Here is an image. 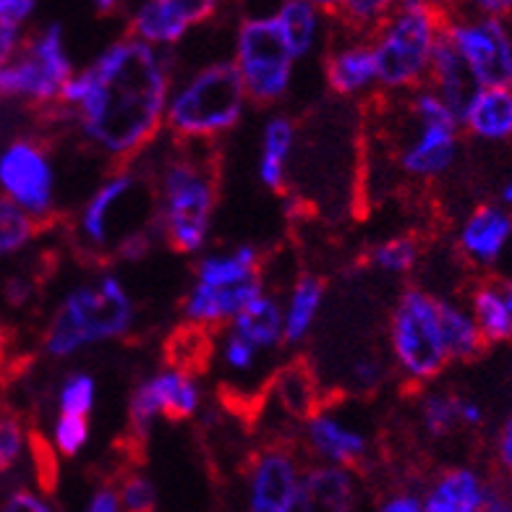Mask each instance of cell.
Here are the masks:
<instances>
[{
	"mask_svg": "<svg viewBox=\"0 0 512 512\" xmlns=\"http://www.w3.org/2000/svg\"><path fill=\"white\" fill-rule=\"evenodd\" d=\"M176 74L173 50H157L123 34L76 68L55 110L95 155L113 168L131 165L165 134Z\"/></svg>",
	"mask_w": 512,
	"mask_h": 512,
	"instance_id": "obj_1",
	"label": "cell"
},
{
	"mask_svg": "<svg viewBox=\"0 0 512 512\" xmlns=\"http://www.w3.org/2000/svg\"><path fill=\"white\" fill-rule=\"evenodd\" d=\"M152 176L155 225L160 243L181 256L209 249L220 202V170L215 144L173 142L162 155L142 157Z\"/></svg>",
	"mask_w": 512,
	"mask_h": 512,
	"instance_id": "obj_2",
	"label": "cell"
},
{
	"mask_svg": "<svg viewBox=\"0 0 512 512\" xmlns=\"http://www.w3.org/2000/svg\"><path fill=\"white\" fill-rule=\"evenodd\" d=\"M139 322L131 290L113 270L71 285L50 314L40 337L50 361H71L100 345L121 343Z\"/></svg>",
	"mask_w": 512,
	"mask_h": 512,
	"instance_id": "obj_3",
	"label": "cell"
},
{
	"mask_svg": "<svg viewBox=\"0 0 512 512\" xmlns=\"http://www.w3.org/2000/svg\"><path fill=\"white\" fill-rule=\"evenodd\" d=\"M157 233L152 176L144 160L110 168L71 223L76 249L95 262H115L131 238Z\"/></svg>",
	"mask_w": 512,
	"mask_h": 512,
	"instance_id": "obj_4",
	"label": "cell"
},
{
	"mask_svg": "<svg viewBox=\"0 0 512 512\" xmlns=\"http://www.w3.org/2000/svg\"><path fill=\"white\" fill-rule=\"evenodd\" d=\"M387 144L392 165L408 183H434L455 168L460 157V118L432 87L390 97Z\"/></svg>",
	"mask_w": 512,
	"mask_h": 512,
	"instance_id": "obj_5",
	"label": "cell"
},
{
	"mask_svg": "<svg viewBox=\"0 0 512 512\" xmlns=\"http://www.w3.org/2000/svg\"><path fill=\"white\" fill-rule=\"evenodd\" d=\"M249 108L236 63L212 58L186 74H176L165 113V134L173 142L217 144L241 126Z\"/></svg>",
	"mask_w": 512,
	"mask_h": 512,
	"instance_id": "obj_6",
	"label": "cell"
},
{
	"mask_svg": "<svg viewBox=\"0 0 512 512\" xmlns=\"http://www.w3.org/2000/svg\"><path fill=\"white\" fill-rule=\"evenodd\" d=\"M452 11L445 0H398L392 14L371 34L379 95L400 97L424 87L439 37Z\"/></svg>",
	"mask_w": 512,
	"mask_h": 512,
	"instance_id": "obj_7",
	"label": "cell"
},
{
	"mask_svg": "<svg viewBox=\"0 0 512 512\" xmlns=\"http://www.w3.org/2000/svg\"><path fill=\"white\" fill-rule=\"evenodd\" d=\"M387 361L413 390L437 382L452 364L442 332V296L424 285L398 293L387 319Z\"/></svg>",
	"mask_w": 512,
	"mask_h": 512,
	"instance_id": "obj_8",
	"label": "cell"
},
{
	"mask_svg": "<svg viewBox=\"0 0 512 512\" xmlns=\"http://www.w3.org/2000/svg\"><path fill=\"white\" fill-rule=\"evenodd\" d=\"M76 74L61 24L29 32L11 61L0 63V97L27 102L32 108L55 110L63 89Z\"/></svg>",
	"mask_w": 512,
	"mask_h": 512,
	"instance_id": "obj_9",
	"label": "cell"
},
{
	"mask_svg": "<svg viewBox=\"0 0 512 512\" xmlns=\"http://www.w3.org/2000/svg\"><path fill=\"white\" fill-rule=\"evenodd\" d=\"M230 61L236 63L246 97L256 108H275L290 95L298 61L290 53L277 16L238 21Z\"/></svg>",
	"mask_w": 512,
	"mask_h": 512,
	"instance_id": "obj_10",
	"label": "cell"
},
{
	"mask_svg": "<svg viewBox=\"0 0 512 512\" xmlns=\"http://www.w3.org/2000/svg\"><path fill=\"white\" fill-rule=\"evenodd\" d=\"M207 405V390L196 369L181 364H165L149 371L134 384L128 395L126 421L131 437L144 442L152 437L160 421H194Z\"/></svg>",
	"mask_w": 512,
	"mask_h": 512,
	"instance_id": "obj_11",
	"label": "cell"
},
{
	"mask_svg": "<svg viewBox=\"0 0 512 512\" xmlns=\"http://www.w3.org/2000/svg\"><path fill=\"white\" fill-rule=\"evenodd\" d=\"M0 194L48 228L58 215V173L50 149L21 136L0 149Z\"/></svg>",
	"mask_w": 512,
	"mask_h": 512,
	"instance_id": "obj_12",
	"label": "cell"
},
{
	"mask_svg": "<svg viewBox=\"0 0 512 512\" xmlns=\"http://www.w3.org/2000/svg\"><path fill=\"white\" fill-rule=\"evenodd\" d=\"M298 445L309 463L361 471L374 452L371 429L356 411L340 403H322L298 426Z\"/></svg>",
	"mask_w": 512,
	"mask_h": 512,
	"instance_id": "obj_13",
	"label": "cell"
},
{
	"mask_svg": "<svg viewBox=\"0 0 512 512\" xmlns=\"http://www.w3.org/2000/svg\"><path fill=\"white\" fill-rule=\"evenodd\" d=\"M306 460L288 442L272 439L243 471V512H301Z\"/></svg>",
	"mask_w": 512,
	"mask_h": 512,
	"instance_id": "obj_14",
	"label": "cell"
},
{
	"mask_svg": "<svg viewBox=\"0 0 512 512\" xmlns=\"http://www.w3.org/2000/svg\"><path fill=\"white\" fill-rule=\"evenodd\" d=\"M445 32L481 89H512V32L505 21L452 14Z\"/></svg>",
	"mask_w": 512,
	"mask_h": 512,
	"instance_id": "obj_15",
	"label": "cell"
},
{
	"mask_svg": "<svg viewBox=\"0 0 512 512\" xmlns=\"http://www.w3.org/2000/svg\"><path fill=\"white\" fill-rule=\"evenodd\" d=\"M324 84L340 100H364L379 95L377 61L369 37H356L340 29L332 32L322 58Z\"/></svg>",
	"mask_w": 512,
	"mask_h": 512,
	"instance_id": "obj_16",
	"label": "cell"
},
{
	"mask_svg": "<svg viewBox=\"0 0 512 512\" xmlns=\"http://www.w3.org/2000/svg\"><path fill=\"white\" fill-rule=\"evenodd\" d=\"M512 238V212L505 204L484 202L468 212L455 230V249L465 264L473 270H494L505 251L510 249Z\"/></svg>",
	"mask_w": 512,
	"mask_h": 512,
	"instance_id": "obj_17",
	"label": "cell"
},
{
	"mask_svg": "<svg viewBox=\"0 0 512 512\" xmlns=\"http://www.w3.org/2000/svg\"><path fill=\"white\" fill-rule=\"evenodd\" d=\"M267 288L270 285L264 277L243 285H202L191 280L186 296L181 298V319L189 330L215 335Z\"/></svg>",
	"mask_w": 512,
	"mask_h": 512,
	"instance_id": "obj_18",
	"label": "cell"
},
{
	"mask_svg": "<svg viewBox=\"0 0 512 512\" xmlns=\"http://www.w3.org/2000/svg\"><path fill=\"white\" fill-rule=\"evenodd\" d=\"M212 356H215L220 382L236 392L238 398H256L259 403L277 366L275 356L256 348L254 343H249L246 337H241L230 327L215 332Z\"/></svg>",
	"mask_w": 512,
	"mask_h": 512,
	"instance_id": "obj_19",
	"label": "cell"
},
{
	"mask_svg": "<svg viewBox=\"0 0 512 512\" xmlns=\"http://www.w3.org/2000/svg\"><path fill=\"white\" fill-rule=\"evenodd\" d=\"M322 403V384H319L317 371L301 358H290V361L275 366L256 405L272 408L298 434V426L304 424Z\"/></svg>",
	"mask_w": 512,
	"mask_h": 512,
	"instance_id": "obj_20",
	"label": "cell"
},
{
	"mask_svg": "<svg viewBox=\"0 0 512 512\" xmlns=\"http://www.w3.org/2000/svg\"><path fill=\"white\" fill-rule=\"evenodd\" d=\"M301 510L306 512H361L358 471L337 465L306 463Z\"/></svg>",
	"mask_w": 512,
	"mask_h": 512,
	"instance_id": "obj_21",
	"label": "cell"
},
{
	"mask_svg": "<svg viewBox=\"0 0 512 512\" xmlns=\"http://www.w3.org/2000/svg\"><path fill=\"white\" fill-rule=\"evenodd\" d=\"M298 147V123L285 113H272L262 126L256 178L272 194H285Z\"/></svg>",
	"mask_w": 512,
	"mask_h": 512,
	"instance_id": "obj_22",
	"label": "cell"
},
{
	"mask_svg": "<svg viewBox=\"0 0 512 512\" xmlns=\"http://www.w3.org/2000/svg\"><path fill=\"white\" fill-rule=\"evenodd\" d=\"M489 481L471 465H450L434 473L421 492L424 512H479Z\"/></svg>",
	"mask_w": 512,
	"mask_h": 512,
	"instance_id": "obj_23",
	"label": "cell"
},
{
	"mask_svg": "<svg viewBox=\"0 0 512 512\" xmlns=\"http://www.w3.org/2000/svg\"><path fill=\"white\" fill-rule=\"evenodd\" d=\"M280 301H283L285 348H301L311 332L317 330V322L322 317L324 301H327V280L314 272H301L280 296Z\"/></svg>",
	"mask_w": 512,
	"mask_h": 512,
	"instance_id": "obj_24",
	"label": "cell"
},
{
	"mask_svg": "<svg viewBox=\"0 0 512 512\" xmlns=\"http://www.w3.org/2000/svg\"><path fill=\"white\" fill-rule=\"evenodd\" d=\"M426 87H432L450 105L452 113L458 115V118L468 108V102L473 100V95L481 89L476 76L471 74L468 63L463 61V55L455 50V45L447 37V32L439 37L437 48H434Z\"/></svg>",
	"mask_w": 512,
	"mask_h": 512,
	"instance_id": "obj_25",
	"label": "cell"
},
{
	"mask_svg": "<svg viewBox=\"0 0 512 512\" xmlns=\"http://www.w3.org/2000/svg\"><path fill=\"white\" fill-rule=\"evenodd\" d=\"M264 277V256L251 243L228 249H207L196 256L194 283L202 285H243Z\"/></svg>",
	"mask_w": 512,
	"mask_h": 512,
	"instance_id": "obj_26",
	"label": "cell"
},
{
	"mask_svg": "<svg viewBox=\"0 0 512 512\" xmlns=\"http://www.w3.org/2000/svg\"><path fill=\"white\" fill-rule=\"evenodd\" d=\"M460 128L476 142L505 144L512 139V89H479L460 115Z\"/></svg>",
	"mask_w": 512,
	"mask_h": 512,
	"instance_id": "obj_27",
	"label": "cell"
},
{
	"mask_svg": "<svg viewBox=\"0 0 512 512\" xmlns=\"http://www.w3.org/2000/svg\"><path fill=\"white\" fill-rule=\"evenodd\" d=\"M228 327L236 330L241 337H246L256 348H262L264 353H270V356L277 358L285 348L283 301H280L275 290L267 288Z\"/></svg>",
	"mask_w": 512,
	"mask_h": 512,
	"instance_id": "obj_28",
	"label": "cell"
},
{
	"mask_svg": "<svg viewBox=\"0 0 512 512\" xmlns=\"http://www.w3.org/2000/svg\"><path fill=\"white\" fill-rule=\"evenodd\" d=\"M416 424L424 437L434 439V442L465 432L463 392L434 387V384L424 387L416 398Z\"/></svg>",
	"mask_w": 512,
	"mask_h": 512,
	"instance_id": "obj_29",
	"label": "cell"
},
{
	"mask_svg": "<svg viewBox=\"0 0 512 512\" xmlns=\"http://www.w3.org/2000/svg\"><path fill=\"white\" fill-rule=\"evenodd\" d=\"M471 317L479 324L486 345H502L512 340V314L507 311L505 298L497 288V277L481 275L476 283L468 288V301H465Z\"/></svg>",
	"mask_w": 512,
	"mask_h": 512,
	"instance_id": "obj_30",
	"label": "cell"
},
{
	"mask_svg": "<svg viewBox=\"0 0 512 512\" xmlns=\"http://www.w3.org/2000/svg\"><path fill=\"white\" fill-rule=\"evenodd\" d=\"M442 332L452 364H471L489 348L468 306L442 296Z\"/></svg>",
	"mask_w": 512,
	"mask_h": 512,
	"instance_id": "obj_31",
	"label": "cell"
},
{
	"mask_svg": "<svg viewBox=\"0 0 512 512\" xmlns=\"http://www.w3.org/2000/svg\"><path fill=\"white\" fill-rule=\"evenodd\" d=\"M364 262L387 277H411L424 262V243L413 233H395L371 243Z\"/></svg>",
	"mask_w": 512,
	"mask_h": 512,
	"instance_id": "obj_32",
	"label": "cell"
},
{
	"mask_svg": "<svg viewBox=\"0 0 512 512\" xmlns=\"http://www.w3.org/2000/svg\"><path fill=\"white\" fill-rule=\"evenodd\" d=\"M324 19L327 16L319 14L317 8L304 3V0H285L280 14H277V24L283 29L285 42H288L296 61H304L317 50Z\"/></svg>",
	"mask_w": 512,
	"mask_h": 512,
	"instance_id": "obj_33",
	"label": "cell"
},
{
	"mask_svg": "<svg viewBox=\"0 0 512 512\" xmlns=\"http://www.w3.org/2000/svg\"><path fill=\"white\" fill-rule=\"evenodd\" d=\"M42 230L45 225L37 223L19 204L0 194V259L27 251Z\"/></svg>",
	"mask_w": 512,
	"mask_h": 512,
	"instance_id": "obj_34",
	"label": "cell"
},
{
	"mask_svg": "<svg viewBox=\"0 0 512 512\" xmlns=\"http://www.w3.org/2000/svg\"><path fill=\"white\" fill-rule=\"evenodd\" d=\"M395 6H398V0H340L330 21L348 34L371 37Z\"/></svg>",
	"mask_w": 512,
	"mask_h": 512,
	"instance_id": "obj_35",
	"label": "cell"
},
{
	"mask_svg": "<svg viewBox=\"0 0 512 512\" xmlns=\"http://www.w3.org/2000/svg\"><path fill=\"white\" fill-rule=\"evenodd\" d=\"M97 398H100V384L92 371H68L55 387V413H74V416L89 418L95 413Z\"/></svg>",
	"mask_w": 512,
	"mask_h": 512,
	"instance_id": "obj_36",
	"label": "cell"
},
{
	"mask_svg": "<svg viewBox=\"0 0 512 512\" xmlns=\"http://www.w3.org/2000/svg\"><path fill=\"white\" fill-rule=\"evenodd\" d=\"M92 439V421L87 416H74V413H55L53 426H50L48 450L50 455L63 460L79 458L87 450Z\"/></svg>",
	"mask_w": 512,
	"mask_h": 512,
	"instance_id": "obj_37",
	"label": "cell"
},
{
	"mask_svg": "<svg viewBox=\"0 0 512 512\" xmlns=\"http://www.w3.org/2000/svg\"><path fill=\"white\" fill-rule=\"evenodd\" d=\"M115 494L121 512H157L160 510V489L139 468H126V471L113 481Z\"/></svg>",
	"mask_w": 512,
	"mask_h": 512,
	"instance_id": "obj_38",
	"label": "cell"
},
{
	"mask_svg": "<svg viewBox=\"0 0 512 512\" xmlns=\"http://www.w3.org/2000/svg\"><path fill=\"white\" fill-rule=\"evenodd\" d=\"M34 434L29 432L27 424L21 421L19 413L0 411V476H6L24 460L32 450Z\"/></svg>",
	"mask_w": 512,
	"mask_h": 512,
	"instance_id": "obj_39",
	"label": "cell"
},
{
	"mask_svg": "<svg viewBox=\"0 0 512 512\" xmlns=\"http://www.w3.org/2000/svg\"><path fill=\"white\" fill-rule=\"evenodd\" d=\"M0 512H61L48 489L19 484L0 497Z\"/></svg>",
	"mask_w": 512,
	"mask_h": 512,
	"instance_id": "obj_40",
	"label": "cell"
},
{
	"mask_svg": "<svg viewBox=\"0 0 512 512\" xmlns=\"http://www.w3.org/2000/svg\"><path fill=\"white\" fill-rule=\"evenodd\" d=\"M168 6L186 27L196 29L212 24L225 8V0H168Z\"/></svg>",
	"mask_w": 512,
	"mask_h": 512,
	"instance_id": "obj_41",
	"label": "cell"
},
{
	"mask_svg": "<svg viewBox=\"0 0 512 512\" xmlns=\"http://www.w3.org/2000/svg\"><path fill=\"white\" fill-rule=\"evenodd\" d=\"M494 468H497V479L510 481L512 484V416L502 421V426L494 434L492 445Z\"/></svg>",
	"mask_w": 512,
	"mask_h": 512,
	"instance_id": "obj_42",
	"label": "cell"
},
{
	"mask_svg": "<svg viewBox=\"0 0 512 512\" xmlns=\"http://www.w3.org/2000/svg\"><path fill=\"white\" fill-rule=\"evenodd\" d=\"M384 379V361L374 356H361L351 364V384L356 390L369 392L377 390L379 382Z\"/></svg>",
	"mask_w": 512,
	"mask_h": 512,
	"instance_id": "obj_43",
	"label": "cell"
},
{
	"mask_svg": "<svg viewBox=\"0 0 512 512\" xmlns=\"http://www.w3.org/2000/svg\"><path fill=\"white\" fill-rule=\"evenodd\" d=\"M371 512H424V502H421V492L392 489L374 502Z\"/></svg>",
	"mask_w": 512,
	"mask_h": 512,
	"instance_id": "obj_44",
	"label": "cell"
},
{
	"mask_svg": "<svg viewBox=\"0 0 512 512\" xmlns=\"http://www.w3.org/2000/svg\"><path fill=\"white\" fill-rule=\"evenodd\" d=\"M465 8L468 16H494V19H502V16L512 14V0H450V11H460Z\"/></svg>",
	"mask_w": 512,
	"mask_h": 512,
	"instance_id": "obj_45",
	"label": "cell"
},
{
	"mask_svg": "<svg viewBox=\"0 0 512 512\" xmlns=\"http://www.w3.org/2000/svg\"><path fill=\"white\" fill-rule=\"evenodd\" d=\"M3 298H6L8 306L14 309H24L34 298V277L29 275H14L8 277L6 285H3Z\"/></svg>",
	"mask_w": 512,
	"mask_h": 512,
	"instance_id": "obj_46",
	"label": "cell"
},
{
	"mask_svg": "<svg viewBox=\"0 0 512 512\" xmlns=\"http://www.w3.org/2000/svg\"><path fill=\"white\" fill-rule=\"evenodd\" d=\"M479 512H512V484L502 479L489 481L484 505Z\"/></svg>",
	"mask_w": 512,
	"mask_h": 512,
	"instance_id": "obj_47",
	"label": "cell"
},
{
	"mask_svg": "<svg viewBox=\"0 0 512 512\" xmlns=\"http://www.w3.org/2000/svg\"><path fill=\"white\" fill-rule=\"evenodd\" d=\"M34 8H37V0H0V24L27 27Z\"/></svg>",
	"mask_w": 512,
	"mask_h": 512,
	"instance_id": "obj_48",
	"label": "cell"
},
{
	"mask_svg": "<svg viewBox=\"0 0 512 512\" xmlns=\"http://www.w3.org/2000/svg\"><path fill=\"white\" fill-rule=\"evenodd\" d=\"M81 512H121V505H118V494H115L113 484H102L97 486L95 492L89 494Z\"/></svg>",
	"mask_w": 512,
	"mask_h": 512,
	"instance_id": "obj_49",
	"label": "cell"
},
{
	"mask_svg": "<svg viewBox=\"0 0 512 512\" xmlns=\"http://www.w3.org/2000/svg\"><path fill=\"white\" fill-rule=\"evenodd\" d=\"M8 353H11V332L0 322V369L8 364Z\"/></svg>",
	"mask_w": 512,
	"mask_h": 512,
	"instance_id": "obj_50",
	"label": "cell"
},
{
	"mask_svg": "<svg viewBox=\"0 0 512 512\" xmlns=\"http://www.w3.org/2000/svg\"><path fill=\"white\" fill-rule=\"evenodd\" d=\"M304 3H309V6H314L322 16H327V19H332L337 11V6H340V0H304Z\"/></svg>",
	"mask_w": 512,
	"mask_h": 512,
	"instance_id": "obj_51",
	"label": "cell"
},
{
	"mask_svg": "<svg viewBox=\"0 0 512 512\" xmlns=\"http://www.w3.org/2000/svg\"><path fill=\"white\" fill-rule=\"evenodd\" d=\"M494 277H497V288L499 293H502V298H505L507 311L512 314V277H505V275H494Z\"/></svg>",
	"mask_w": 512,
	"mask_h": 512,
	"instance_id": "obj_52",
	"label": "cell"
},
{
	"mask_svg": "<svg viewBox=\"0 0 512 512\" xmlns=\"http://www.w3.org/2000/svg\"><path fill=\"white\" fill-rule=\"evenodd\" d=\"M502 202H505V207L512 212V181L507 183L505 191H502Z\"/></svg>",
	"mask_w": 512,
	"mask_h": 512,
	"instance_id": "obj_53",
	"label": "cell"
},
{
	"mask_svg": "<svg viewBox=\"0 0 512 512\" xmlns=\"http://www.w3.org/2000/svg\"><path fill=\"white\" fill-rule=\"evenodd\" d=\"M510 251H512V238H510Z\"/></svg>",
	"mask_w": 512,
	"mask_h": 512,
	"instance_id": "obj_54",
	"label": "cell"
},
{
	"mask_svg": "<svg viewBox=\"0 0 512 512\" xmlns=\"http://www.w3.org/2000/svg\"><path fill=\"white\" fill-rule=\"evenodd\" d=\"M445 3H450V0H445Z\"/></svg>",
	"mask_w": 512,
	"mask_h": 512,
	"instance_id": "obj_55",
	"label": "cell"
},
{
	"mask_svg": "<svg viewBox=\"0 0 512 512\" xmlns=\"http://www.w3.org/2000/svg\"><path fill=\"white\" fill-rule=\"evenodd\" d=\"M301 512H306V510H301Z\"/></svg>",
	"mask_w": 512,
	"mask_h": 512,
	"instance_id": "obj_56",
	"label": "cell"
}]
</instances>
